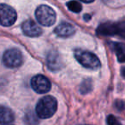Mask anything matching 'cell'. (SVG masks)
Returning a JSON list of instances; mask_svg holds the SVG:
<instances>
[{
  "label": "cell",
  "instance_id": "obj_1",
  "mask_svg": "<svg viewBox=\"0 0 125 125\" xmlns=\"http://www.w3.org/2000/svg\"><path fill=\"white\" fill-rule=\"evenodd\" d=\"M57 110V101L52 95L41 98L35 107V112L40 118L46 119L52 117Z\"/></svg>",
  "mask_w": 125,
  "mask_h": 125
},
{
  "label": "cell",
  "instance_id": "obj_2",
  "mask_svg": "<svg viewBox=\"0 0 125 125\" xmlns=\"http://www.w3.org/2000/svg\"><path fill=\"white\" fill-rule=\"evenodd\" d=\"M74 55L76 61L83 67L90 70H98L101 67V63L98 57L92 52L77 49L74 52Z\"/></svg>",
  "mask_w": 125,
  "mask_h": 125
},
{
  "label": "cell",
  "instance_id": "obj_3",
  "mask_svg": "<svg viewBox=\"0 0 125 125\" xmlns=\"http://www.w3.org/2000/svg\"><path fill=\"white\" fill-rule=\"evenodd\" d=\"M35 17L42 26H51L55 23L56 13L50 6L40 5L35 10Z\"/></svg>",
  "mask_w": 125,
  "mask_h": 125
},
{
  "label": "cell",
  "instance_id": "obj_4",
  "mask_svg": "<svg viewBox=\"0 0 125 125\" xmlns=\"http://www.w3.org/2000/svg\"><path fill=\"white\" fill-rule=\"evenodd\" d=\"M3 63L8 68H17L23 63L22 54L17 49H10L6 50L3 55Z\"/></svg>",
  "mask_w": 125,
  "mask_h": 125
},
{
  "label": "cell",
  "instance_id": "obj_5",
  "mask_svg": "<svg viewBox=\"0 0 125 125\" xmlns=\"http://www.w3.org/2000/svg\"><path fill=\"white\" fill-rule=\"evenodd\" d=\"M31 87L38 94H45L51 90L52 83L46 77L38 74L32 77Z\"/></svg>",
  "mask_w": 125,
  "mask_h": 125
},
{
  "label": "cell",
  "instance_id": "obj_6",
  "mask_svg": "<svg viewBox=\"0 0 125 125\" xmlns=\"http://www.w3.org/2000/svg\"><path fill=\"white\" fill-rule=\"evenodd\" d=\"M17 18L16 12L12 7L4 3L0 6V22L3 26H10L15 22Z\"/></svg>",
  "mask_w": 125,
  "mask_h": 125
},
{
  "label": "cell",
  "instance_id": "obj_7",
  "mask_svg": "<svg viewBox=\"0 0 125 125\" xmlns=\"http://www.w3.org/2000/svg\"><path fill=\"white\" fill-rule=\"evenodd\" d=\"M46 65L50 71H60L63 67V62L60 54L55 50L50 51L46 56Z\"/></svg>",
  "mask_w": 125,
  "mask_h": 125
},
{
  "label": "cell",
  "instance_id": "obj_8",
  "mask_svg": "<svg viewBox=\"0 0 125 125\" xmlns=\"http://www.w3.org/2000/svg\"><path fill=\"white\" fill-rule=\"evenodd\" d=\"M22 29L26 36L31 37V38H36L42 34L41 27L32 20L24 21L22 25Z\"/></svg>",
  "mask_w": 125,
  "mask_h": 125
},
{
  "label": "cell",
  "instance_id": "obj_9",
  "mask_svg": "<svg viewBox=\"0 0 125 125\" xmlns=\"http://www.w3.org/2000/svg\"><path fill=\"white\" fill-rule=\"evenodd\" d=\"M54 32L60 38H69V37H71L75 34V28L71 24L63 22L55 28Z\"/></svg>",
  "mask_w": 125,
  "mask_h": 125
},
{
  "label": "cell",
  "instance_id": "obj_10",
  "mask_svg": "<svg viewBox=\"0 0 125 125\" xmlns=\"http://www.w3.org/2000/svg\"><path fill=\"white\" fill-rule=\"evenodd\" d=\"M0 121H1V125H9L15 120V114L12 112L10 108L4 105H2L1 110H0Z\"/></svg>",
  "mask_w": 125,
  "mask_h": 125
},
{
  "label": "cell",
  "instance_id": "obj_11",
  "mask_svg": "<svg viewBox=\"0 0 125 125\" xmlns=\"http://www.w3.org/2000/svg\"><path fill=\"white\" fill-rule=\"evenodd\" d=\"M114 51L117 55V61L120 63L125 62V43H113Z\"/></svg>",
  "mask_w": 125,
  "mask_h": 125
},
{
  "label": "cell",
  "instance_id": "obj_12",
  "mask_svg": "<svg viewBox=\"0 0 125 125\" xmlns=\"http://www.w3.org/2000/svg\"><path fill=\"white\" fill-rule=\"evenodd\" d=\"M37 113L36 112H34L33 111H28L27 112L25 113V115H24V123H25L27 125H37L39 124V123H40V121H39V118L37 117Z\"/></svg>",
  "mask_w": 125,
  "mask_h": 125
},
{
  "label": "cell",
  "instance_id": "obj_13",
  "mask_svg": "<svg viewBox=\"0 0 125 125\" xmlns=\"http://www.w3.org/2000/svg\"><path fill=\"white\" fill-rule=\"evenodd\" d=\"M94 89V83L91 78H86L85 80L82 81L80 86V93L82 94H87L90 92H92Z\"/></svg>",
  "mask_w": 125,
  "mask_h": 125
},
{
  "label": "cell",
  "instance_id": "obj_14",
  "mask_svg": "<svg viewBox=\"0 0 125 125\" xmlns=\"http://www.w3.org/2000/svg\"><path fill=\"white\" fill-rule=\"evenodd\" d=\"M67 7H68L70 11L74 12V13H80L82 10V4L78 1H75V0H72V1H69V3H67Z\"/></svg>",
  "mask_w": 125,
  "mask_h": 125
},
{
  "label": "cell",
  "instance_id": "obj_15",
  "mask_svg": "<svg viewBox=\"0 0 125 125\" xmlns=\"http://www.w3.org/2000/svg\"><path fill=\"white\" fill-rule=\"evenodd\" d=\"M116 35L125 39V21L116 23Z\"/></svg>",
  "mask_w": 125,
  "mask_h": 125
},
{
  "label": "cell",
  "instance_id": "obj_16",
  "mask_svg": "<svg viewBox=\"0 0 125 125\" xmlns=\"http://www.w3.org/2000/svg\"><path fill=\"white\" fill-rule=\"evenodd\" d=\"M107 125H122L119 120L113 115H109L106 118Z\"/></svg>",
  "mask_w": 125,
  "mask_h": 125
},
{
  "label": "cell",
  "instance_id": "obj_17",
  "mask_svg": "<svg viewBox=\"0 0 125 125\" xmlns=\"http://www.w3.org/2000/svg\"><path fill=\"white\" fill-rule=\"evenodd\" d=\"M114 106L119 112H123L125 110V101L123 100H116L114 102Z\"/></svg>",
  "mask_w": 125,
  "mask_h": 125
},
{
  "label": "cell",
  "instance_id": "obj_18",
  "mask_svg": "<svg viewBox=\"0 0 125 125\" xmlns=\"http://www.w3.org/2000/svg\"><path fill=\"white\" fill-rule=\"evenodd\" d=\"M91 19V16L88 15V14H86L85 15V16H84V20L86 21H88L89 20Z\"/></svg>",
  "mask_w": 125,
  "mask_h": 125
},
{
  "label": "cell",
  "instance_id": "obj_19",
  "mask_svg": "<svg viewBox=\"0 0 125 125\" xmlns=\"http://www.w3.org/2000/svg\"><path fill=\"white\" fill-rule=\"evenodd\" d=\"M121 75H122V77L124 78H125V67H123L121 69Z\"/></svg>",
  "mask_w": 125,
  "mask_h": 125
},
{
  "label": "cell",
  "instance_id": "obj_20",
  "mask_svg": "<svg viewBox=\"0 0 125 125\" xmlns=\"http://www.w3.org/2000/svg\"><path fill=\"white\" fill-rule=\"evenodd\" d=\"M80 1L83 2V3H93V2H94V0H80Z\"/></svg>",
  "mask_w": 125,
  "mask_h": 125
}]
</instances>
